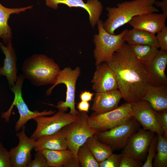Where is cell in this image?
Here are the masks:
<instances>
[{
	"label": "cell",
	"mask_w": 167,
	"mask_h": 167,
	"mask_svg": "<svg viewBox=\"0 0 167 167\" xmlns=\"http://www.w3.org/2000/svg\"><path fill=\"white\" fill-rule=\"evenodd\" d=\"M106 62L114 73L122 98L131 104L142 100L149 84L146 68L129 45L125 42Z\"/></svg>",
	"instance_id": "6da1fadb"
},
{
	"label": "cell",
	"mask_w": 167,
	"mask_h": 167,
	"mask_svg": "<svg viewBox=\"0 0 167 167\" xmlns=\"http://www.w3.org/2000/svg\"><path fill=\"white\" fill-rule=\"evenodd\" d=\"M156 0H132L119 3L115 7H107L108 18L103 23V27L109 33L115 34L117 29L128 23L135 16L157 13L154 6Z\"/></svg>",
	"instance_id": "7a4b0ae2"
},
{
	"label": "cell",
	"mask_w": 167,
	"mask_h": 167,
	"mask_svg": "<svg viewBox=\"0 0 167 167\" xmlns=\"http://www.w3.org/2000/svg\"><path fill=\"white\" fill-rule=\"evenodd\" d=\"M61 70L53 59L43 54H34L28 57L22 67L25 78L37 87L54 84Z\"/></svg>",
	"instance_id": "3957f363"
},
{
	"label": "cell",
	"mask_w": 167,
	"mask_h": 167,
	"mask_svg": "<svg viewBox=\"0 0 167 167\" xmlns=\"http://www.w3.org/2000/svg\"><path fill=\"white\" fill-rule=\"evenodd\" d=\"M103 23L100 19L97 22L98 33L94 37L95 48L93 56L96 66L111 59L114 53L125 42L123 37L127 30L126 29L118 34H111L105 29Z\"/></svg>",
	"instance_id": "277c9868"
},
{
	"label": "cell",
	"mask_w": 167,
	"mask_h": 167,
	"mask_svg": "<svg viewBox=\"0 0 167 167\" xmlns=\"http://www.w3.org/2000/svg\"><path fill=\"white\" fill-rule=\"evenodd\" d=\"M25 77L23 74L18 76L15 85L10 88L14 94V99L9 109L6 112L2 113L1 117L5 120L6 122L10 120L12 110L14 106L17 109L19 114V118L16 122L15 130L18 131L22 129L29 120L42 116H49L53 115L56 112L55 110H45L41 112L35 110L31 111L25 103L22 95V87Z\"/></svg>",
	"instance_id": "5b68a950"
},
{
	"label": "cell",
	"mask_w": 167,
	"mask_h": 167,
	"mask_svg": "<svg viewBox=\"0 0 167 167\" xmlns=\"http://www.w3.org/2000/svg\"><path fill=\"white\" fill-rule=\"evenodd\" d=\"M88 113L79 112L76 119L62 129L67 141L68 148L77 159L79 148L83 145L90 137L97 132L89 125Z\"/></svg>",
	"instance_id": "8992f818"
},
{
	"label": "cell",
	"mask_w": 167,
	"mask_h": 167,
	"mask_svg": "<svg viewBox=\"0 0 167 167\" xmlns=\"http://www.w3.org/2000/svg\"><path fill=\"white\" fill-rule=\"evenodd\" d=\"M81 73L80 68L79 66L74 69L67 67L61 70L56 82L47 90L46 94L49 96L56 86L63 84L66 88V100L65 101H59L57 105H49L57 108L59 110L65 112L69 108L70 113L75 116L78 114L79 112L76 109L75 107V97L76 82Z\"/></svg>",
	"instance_id": "52a82bcc"
},
{
	"label": "cell",
	"mask_w": 167,
	"mask_h": 167,
	"mask_svg": "<svg viewBox=\"0 0 167 167\" xmlns=\"http://www.w3.org/2000/svg\"><path fill=\"white\" fill-rule=\"evenodd\" d=\"M132 117L131 104L127 102L109 111L99 114L93 112L88 116V121L98 133L111 129Z\"/></svg>",
	"instance_id": "ba28073f"
},
{
	"label": "cell",
	"mask_w": 167,
	"mask_h": 167,
	"mask_svg": "<svg viewBox=\"0 0 167 167\" xmlns=\"http://www.w3.org/2000/svg\"><path fill=\"white\" fill-rule=\"evenodd\" d=\"M139 123L134 118L110 130L96 134L98 140L112 151L123 149L130 136L138 130Z\"/></svg>",
	"instance_id": "9c48e42d"
},
{
	"label": "cell",
	"mask_w": 167,
	"mask_h": 167,
	"mask_svg": "<svg viewBox=\"0 0 167 167\" xmlns=\"http://www.w3.org/2000/svg\"><path fill=\"white\" fill-rule=\"evenodd\" d=\"M77 115L59 110L51 116H42L33 119L37 125L30 138L34 140L42 136L53 134L75 121Z\"/></svg>",
	"instance_id": "30bf717a"
},
{
	"label": "cell",
	"mask_w": 167,
	"mask_h": 167,
	"mask_svg": "<svg viewBox=\"0 0 167 167\" xmlns=\"http://www.w3.org/2000/svg\"><path fill=\"white\" fill-rule=\"evenodd\" d=\"M155 133L143 129L137 131L128 139L122 154L140 161L144 160Z\"/></svg>",
	"instance_id": "8fae6325"
},
{
	"label": "cell",
	"mask_w": 167,
	"mask_h": 167,
	"mask_svg": "<svg viewBox=\"0 0 167 167\" xmlns=\"http://www.w3.org/2000/svg\"><path fill=\"white\" fill-rule=\"evenodd\" d=\"M131 108L132 117L142 126L143 129L163 136V131L156 120V111L148 101L141 100L132 103Z\"/></svg>",
	"instance_id": "7c38bea8"
},
{
	"label": "cell",
	"mask_w": 167,
	"mask_h": 167,
	"mask_svg": "<svg viewBox=\"0 0 167 167\" xmlns=\"http://www.w3.org/2000/svg\"><path fill=\"white\" fill-rule=\"evenodd\" d=\"M25 129V126L16 133L19 143L9 151L12 167H27L28 163L32 160L31 152L36 146V141L27 136Z\"/></svg>",
	"instance_id": "4fadbf2b"
},
{
	"label": "cell",
	"mask_w": 167,
	"mask_h": 167,
	"mask_svg": "<svg viewBox=\"0 0 167 167\" xmlns=\"http://www.w3.org/2000/svg\"><path fill=\"white\" fill-rule=\"evenodd\" d=\"M46 5L54 9L58 8V5L65 4L69 7H79L85 9L88 13L92 26L94 28L102 12L103 7L98 0H88L85 3L83 0H45Z\"/></svg>",
	"instance_id": "5bb4252c"
},
{
	"label": "cell",
	"mask_w": 167,
	"mask_h": 167,
	"mask_svg": "<svg viewBox=\"0 0 167 167\" xmlns=\"http://www.w3.org/2000/svg\"><path fill=\"white\" fill-rule=\"evenodd\" d=\"M96 66L91 81L92 89L96 92L118 90L115 75L108 64L104 62Z\"/></svg>",
	"instance_id": "9a60e30c"
},
{
	"label": "cell",
	"mask_w": 167,
	"mask_h": 167,
	"mask_svg": "<svg viewBox=\"0 0 167 167\" xmlns=\"http://www.w3.org/2000/svg\"><path fill=\"white\" fill-rule=\"evenodd\" d=\"M167 51L160 49L152 62L145 66L149 84L155 86L167 84Z\"/></svg>",
	"instance_id": "2e32d148"
},
{
	"label": "cell",
	"mask_w": 167,
	"mask_h": 167,
	"mask_svg": "<svg viewBox=\"0 0 167 167\" xmlns=\"http://www.w3.org/2000/svg\"><path fill=\"white\" fill-rule=\"evenodd\" d=\"M166 18L162 13H152L135 16L128 23L133 28L155 34L165 25Z\"/></svg>",
	"instance_id": "e0dca14e"
},
{
	"label": "cell",
	"mask_w": 167,
	"mask_h": 167,
	"mask_svg": "<svg viewBox=\"0 0 167 167\" xmlns=\"http://www.w3.org/2000/svg\"><path fill=\"white\" fill-rule=\"evenodd\" d=\"M0 49L5 57L2 67H0V75L6 77L11 88L17 81V69L16 54L11 42L6 45L0 42Z\"/></svg>",
	"instance_id": "ac0fdd59"
},
{
	"label": "cell",
	"mask_w": 167,
	"mask_h": 167,
	"mask_svg": "<svg viewBox=\"0 0 167 167\" xmlns=\"http://www.w3.org/2000/svg\"><path fill=\"white\" fill-rule=\"evenodd\" d=\"M122 95L118 89L96 92L91 109L96 113H102L113 110L118 106Z\"/></svg>",
	"instance_id": "d6986e66"
},
{
	"label": "cell",
	"mask_w": 167,
	"mask_h": 167,
	"mask_svg": "<svg viewBox=\"0 0 167 167\" xmlns=\"http://www.w3.org/2000/svg\"><path fill=\"white\" fill-rule=\"evenodd\" d=\"M142 100L148 101L156 112L167 109V84L155 86L148 84Z\"/></svg>",
	"instance_id": "ffe728a7"
},
{
	"label": "cell",
	"mask_w": 167,
	"mask_h": 167,
	"mask_svg": "<svg viewBox=\"0 0 167 167\" xmlns=\"http://www.w3.org/2000/svg\"><path fill=\"white\" fill-rule=\"evenodd\" d=\"M32 7L30 6L19 8H8L0 3V39H2L5 45L12 42V30L8 23L10 15L19 14L28 9H31Z\"/></svg>",
	"instance_id": "44dd1931"
},
{
	"label": "cell",
	"mask_w": 167,
	"mask_h": 167,
	"mask_svg": "<svg viewBox=\"0 0 167 167\" xmlns=\"http://www.w3.org/2000/svg\"><path fill=\"white\" fill-rule=\"evenodd\" d=\"M36 140V143L33 149L36 151L44 149L62 150L68 148L65 135L61 129L53 134L40 137Z\"/></svg>",
	"instance_id": "7402d4cb"
},
{
	"label": "cell",
	"mask_w": 167,
	"mask_h": 167,
	"mask_svg": "<svg viewBox=\"0 0 167 167\" xmlns=\"http://www.w3.org/2000/svg\"><path fill=\"white\" fill-rule=\"evenodd\" d=\"M129 45H148L159 48L155 34L136 28L127 30L123 37Z\"/></svg>",
	"instance_id": "603a6c76"
},
{
	"label": "cell",
	"mask_w": 167,
	"mask_h": 167,
	"mask_svg": "<svg viewBox=\"0 0 167 167\" xmlns=\"http://www.w3.org/2000/svg\"><path fill=\"white\" fill-rule=\"evenodd\" d=\"M45 157L49 167H66L70 160L74 157L68 149L62 150L42 149L41 150Z\"/></svg>",
	"instance_id": "cb8c5ba5"
},
{
	"label": "cell",
	"mask_w": 167,
	"mask_h": 167,
	"mask_svg": "<svg viewBox=\"0 0 167 167\" xmlns=\"http://www.w3.org/2000/svg\"><path fill=\"white\" fill-rule=\"evenodd\" d=\"M85 143L99 163L106 159L113 153L111 148L99 141L95 134L88 138Z\"/></svg>",
	"instance_id": "d4e9b609"
},
{
	"label": "cell",
	"mask_w": 167,
	"mask_h": 167,
	"mask_svg": "<svg viewBox=\"0 0 167 167\" xmlns=\"http://www.w3.org/2000/svg\"><path fill=\"white\" fill-rule=\"evenodd\" d=\"M135 56L145 66L148 64L158 54L159 48L148 45H129Z\"/></svg>",
	"instance_id": "484cf974"
},
{
	"label": "cell",
	"mask_w": 167,
	"mask_h": 167,
	"mask_svg": "<svg viewBox=\"0 0 167 167\" xmlns=\"http://www.w3.org/2000/svg\"><path fill=\"white\" fill-rule=\"evenodd\" d=\"M156 152L154 158L153 166L167 167V139L163 135L157 134Z\"/></svg>",
	"instance_id": "4316f807"
},
{
	"label": "cell",
	"mask_w": 167,
	"mask_h": 167,
	"mask_svg": "<svg viewBox=\"0 0 167 167\" xmlns=\"http://www.w3.org/2000/svg\"><path fill=\"white\" fill-rule=\"evenodd\" d=\"M77 156L81 167H99V163L85 143L79 148Z\"/></svg>",
	"instance_id": "83f0119b"
},
{
	"label": "cell",
	"mask_w": 167,
	"mask_h": 167,
	"mask_svg": "<svg viewBox=\"0 0 167 167\" xmlns=\"http://www.w3.org/2000/svg\"><path fill=\"white\" fill-rule=\"evenodd\" d=\"M157 136H154L148 150V155L146 157V160L143 164L142 167H153L152 161L156 152V144Z\"/></svg>",
	"instance_id": "f1b7e54d"
},
{
	"label": "cell",
	"mask_w": 167,
	"mask_h": 167,
	"mask_svg": "<svg viewBox=\"0 0 167 167\" xmlns=\"http://www.w3.org/2000/svg\"><path fill=\"white\" fill-rule=\"evenodd\" d=\"M122 154H111L104 161L99 163V167H119Z\"/></svg>",
	"instance_id": "f546056e"
},
{
	"label": "cell",
	"mask_w": 167,
	"mask_h": 167,
	"mask_svg": "<svg viewBox=\"0 0 167 167\" xmlns=\"http://www.w3.org/2000/svg\"><path fill=\"white\" fill-rule=\"evenodd\" d=\"M36 152L34 159L31 160L28 163L27 167H49L47 164L46 159L41 151Z\"/></svg>",
	"instance_id": "4dcf8cb0"
},
{
	"label": "cell",
	"mask_w": 167,
	"mask_h": 167,
	"mask_svg": "<svg viewBox=\"0 0 167 167\" xmlns=\"http://www.w3.org/2000/svg\"><path fill=\"white\" fill-rule=\"evenodd\" d=\"M0 167H12L10 152L0 142Z\"/></svg>",
	"instance_id": "1f68e13d"
},
{
	"label": "cell",
	"mask_w": 167,
	"mask_h": 167,
	"mask_svg": "<svg viewBox=\"0 0 167 167\" xmlns=\"http://www.w3.org/2000/svg\"><path fill=\"white\" fill-rule=\"evenodd\" d=\"M156 115L157 121L163 131V136L167 139V109L156 111Z\"/></svg>",
	"instance_id": "d6a6232c"
},
{
	"label": "cell",
	"mask_w": 167,
	"mask_h": 167,
	"mask_svg": "<svg viewBox=\"0 0 167 167\" xmlns=\"http://www.w3.org/2000/svg\"><path fill=\"white\" fill-rule=\"evenodd\" d=\"M156 37L161 50L167 51V27L166 25L157 33Z\"/></svg>",
	"instance_id": "836d02e7"
},
{
	"label": "cell",
	"mask_w": 167,
	"mask_h": 167,
	"mask_svg": "<svg viewBox=\"0 0 167 167\" xmlns=\"http://www.w3.org/2000/svg\"><path fill=\"white\" fill-rule=\"evenodd\" d=\"M143 165L141 161L122 155L119 167H142Z\"/></svg>",
	"instance_id": "e575fe53"
},
{
	"label": "cell",
	"mask_w": 167,
	"mask_h": 167,
	"mask_svg": "<svg viewBox=\"0 0 167 167\" xmlns=\"http://www.w3.org/2000/svg\"><path fill=\"white\" fill-rule=\"evenodd\" d=\"M90 106V105L89 102L81 101L77 103L76 108L78 109L79 112L88 113Z\"/></svg>",
	"instance_id": "d590c367"
},
{
	"label": "cell",
	"mask_w": 167,
	"mask_h": 167,
	"mask_svg": "<svg viewBox=\"0 0 167 167\" xmlns=\"http://www.w3.org/2000/svg\"><path fill=\"white\" fill-rule=\"evenodd\" d=\"M94 95L93 93L89 91H84L80 92L79 96L81 101L89 102L92 100Z\"/></svg>",
	"instance_id": "8d00e7d4"
},
{
	"label": "cell",
	"mask_w": 167,
	"mask_h": 167,
	"mask_svg": "<svg viewBox=\"0 0 167 167\" xmlns=\"http://www.w3.org/2000/svg\"><path fill=\"white\" fill-rule=\"evenodd\" d=\"M154 6L161 8L163 11L162 14L167 17V0H162L161 1H156Z\"/></svg>",
	"instance_id": "74e56055"
}]
</instances>
